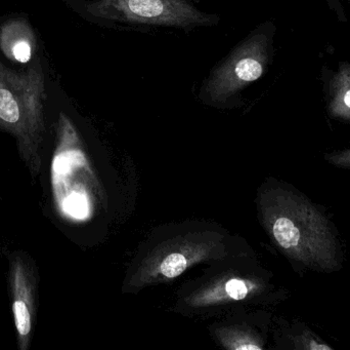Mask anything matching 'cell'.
<instances>
[{"label":"cell","mask_w":350,"mask_h":350,"mask_svg":"<svg viewBox=\"0 0 350 350\" xmlns=\"http://www.w3.org/2000/svg\"><path fill=\"white\" fill-rule=\"evenodd\" d=\"M262 221L280 250L289 258L320 271L338 267V242L328 220L308 199L283 188L260 199Z\"/></svg>","instance_id":"6da1fadb"},{"label":"cell","mask_w":350,"mask_h":350,"mask_svg":"<svg viewBox=\"0 0 350 350\" xmlns=\"http://www.w3.org/2000/svg\"><path fill=\"white\" fill-rule=\"evenodd\" d=\"M47 82L44 57L40 53L20 71L0 59V131L14 138L33 180L40 172Z\"/></svg>","instance_id":"7a4b0ae2"},{"label":"cell","mask_w":350,"mask_h":350,"mask_svg":"<svg viewBox=\"0 0 350 350\" xmlns=\"http://www.w3.org/2000/svg\"><path fill=\"white\" fill-rule=\"evenodd\" d=\"M80 14L96 20L149 27L191 29L216 24L218 16L198 10L189 0H68Z\"/></svg>","instance_id":"3957f363"},{"label":"cell","mask_w":350,"mask_h":350,"mask_svg":"<svg viewBox=\"0 0 350 350\" xmlns=\"http://www.w3.org/2000/svg\"><path fill=\"white\" fill-rule=\"evenodd\" d=\"M224 236L202 232L179 236L164 242L150 253L129 282L131 287H143L158 282L170 281L202 261L224 254Z\"/></svg>","instance_id":"277c9868"},{"label":"cell","mask_w":350,"mask_h":350,"mask_svg":"<svg viewBox=\"0 0 350 350\" xmlns=\"http://www.w3.org/2000/svg\"><path fill=\"white\" fill-rule=\"evenodd\" d=\"M267 49L269 40L265 34L252 35L239 45L206 82L204 94L208 101L226 102L259 79L267 67Z\"/></svg>","instance_id":"5b68a950"},{"label":"cell","mask_w":350,"mask_h":350,"mask_svg":"<svg viewBox=\"0 0 350 350\" xmlns=\"http://www.w3.org/2000/svg\"><path fill=\"white\" fill-rule=\"evenodd\" d=\"M39 282L38 268L30 255L18 250L8 253V294L20 350H29L32 343L38 312Z\"/></svg>","instance_id":"8992f818"},{"label":"cell","mask_w":350,"mask_h":350,"mask_svg":"<svg viewBox=\"0 0 350 350\" xmlns=\"http://www.w3.org/2000/svg\"><path fill=\"white\" fill-rule=\"evenodd\" d=\"M0 51L18 65H29L39 55L36 33L28 18L12 16L0 22Z\"/></svg>","instance_id":"52a82bcc"},{"label":"cell","mask_w":350,"mask_h":350,"mask_svg":"<svg viewBox=\"0 0 350 350\" xmlns=\"http://www.w3.org/2000/svg\"><path fill=\"white\" fill-rule=\"evenodd\" d=\"M260 289L261 284L256 279L234 277L220 279L213 285L187 298L185 301L193 308L242 301L254 295L260 291Z\"/></svg>","instance_id":"ba28073f"},{"label":"cell","mask_w":350,"mask_h":350,"mask_svg":"<svg viewBox=\"0 0 350 350\" xmlns=\"http://www.w3.org/2000/svg\"><path fill=\"white\" fill-rule=\"evenodd\" d=\"M329 112L335 118L350 121V65L343 64L331 80Z\"/></svg>","instance_id":"9c48e42d"},{"label":"cell","mask_w":350,"mask_h":350,"mask_svg":"<svg viewBox=\"0 0 350 350\" xmlns=\"http://www.w3.org/2000/svg\"><path fill=\"white\" fill-rule=\"evenodd\" d=\"M221 341L228 349L234 350L262 349V345L252 335L240 331H230L222 334Z\"/></svg>","instance_id":"30bf717a"},{"label":"cell","mask_w":350,"mask_h":350,"mask_svg":"<svg viewBox=\"0 0 350 350\" xmlns=\"http://www.w3.org/2000/svg\"><path fill=\"white\" fill-rule=\"evenodd\" d=\"M299 343L301 345L300 349L308 350L332 349V347H329L324 341L314 337V335H312V333H308V334L300 337Z\"/></svg>","instance_id":"8fae6325"},{"label":"cell","mask_w":350,"mask_h":350,"mask_svg":"<svg viewBox=\"0 0 350 350\" xmlns=\"http://www.w3.org/2000/svg\"><path fill=\"white\" fill-rule=\"evenodd\" d=\"M325 158H326L329 164H334V166H339V168L350 170V149L327 154Z\"/></svg>","instance_id":"7c38bea8"}]
</instances>
